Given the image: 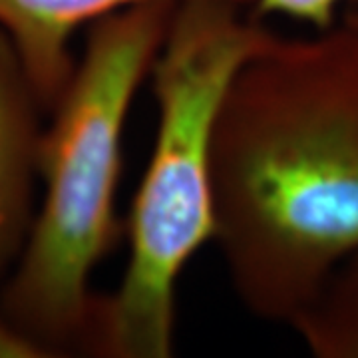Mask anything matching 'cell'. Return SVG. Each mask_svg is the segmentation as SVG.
<instances>
[{"mask_svg":"<svg viewBox=\"0 0 358 358\" xmlns=\"http://www.w3.org/2000/svg\"><path fill=\"white\" fill-rule=\"evenodd\" d=\"M213 241L255 319L287 324L358 251V30L271 32L213 129Z\"/></svg>","mask_w":358,"mask_h":358,"instance_id":"1","label":"cell"},{"mask_svg":"<svg viewBox=\"0 0 358 358\" xmlns=\"http://www.w3.org/2000/svg\"><path fill=\"white\" fill-rule=\"evenodd\" d=\"M178 4L148 2L84 30L74 72L46 115L34 225L0 281V313L48 357L80 350L96 293L92 275L114 251L124 131Z\"/></svg>","mask_w":358,"mask_h":358,"instance_id":"2","label":"cell"},{"mask_svg":"<svg viewBox=\"0 0 358 358\" xmlns=\"http://www.w3.org/2000/svg\"><path fill=\"white\" fill-rule=\"evenodd\" d=\"M271 32L233 2L176 6L148 78L155 140L126 221L128 263L115 291L96 293L80 350L102 358L176 355L179 279L213 241L219 103L235 70Z\"/></svg>","mask_w":358,"mask_h":358,"instance_id":"3","label":"cell"},{"mask_svg":"<svg viewBox=\"0 0 358 358\" xmlns=\"http://www.w3.org/2000/svg\"><path fill=\"white\" fill-rule=\"evenodd\" d=\"M46 110L0 32V281L24 251L38 209Z\"/></svg>","mask_w":358,"mask_h":358,"instance_id":"4","label":"cell"},{"mask_svg":"<svg viewBox=\"0 0 358 358\" xmlns=\"http://www.w3.org/2000/svg\"><path fill=\"white\" fill-rule=\"evenodd\" d=\"M148 2L192 0H0V32L10 42L46 115L76 66L72 42L94 22ZM251 6L253 0H223Z\"/></svg>","mask_w":358,"mask_h":358,"instance_id":"5","label":"cell"},{"mask_svg":"<svg viewBox=\"0 0 358 358\" xmlns=\"http://www.w3.org/2000/svg\"><path fill=\"white\" fill-rule=\"evenodd\" d=\"M317 358H358V251L346 257L291 324Z\"/></svg>","mask_w":358,"mask_h":358,"instance_id":"6","label":"cell"},{"mask_svg":"<svg viewBox=\"0 0 358 358\" xmlns=\"http://www.w3.org/2000/svg\"><path fill=\"white\" fill-rule=\"evenodd\" d=\"M345 0H253L251 14L257 18L282 16L303 22L313 30L331 28L341 20Z\"/></svg>","mask_w":358,"mask_h":358,"instance_id":"7","label":"cell"},{"mask_svg":"<svg viewBox=\"0 0 358 358\" xmlns=\"http://www.w3.org/2000/svg\"><path fill=\"white\" fill-rule=\"evenodd\" d=\"M0 357L44 358L48 355L38 345H34L32 341L18 333L0 313Z\"/></svg>","mask_w":358,"mask_h":358,"instance_id":"8","label":"cell"},{"mask_svg":"<svg viewBox=\"0 0 358 358\" xmlns=\"http://www.w3.org/2000/svg\"><path fill=\"white\" fill-rule=\"evenodd\" d=\"M341 22L358 30V0H345L341 10Z\"/></svg>","mask_w":358,"mask_h":358,"instance_id":"9","label":"cell"}]
</instances>
